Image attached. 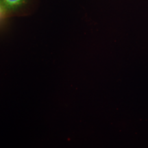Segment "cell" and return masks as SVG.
<instances>
[{
  "label": "cell",
  "mask_w": 148,
  "mask_h": 148,
  "mask_svg": "<svg viewBox=\"0 0 148 148\" xmlns=\"http://www.w3.org/2000/svg\"><path fill=\"white\" fill-rule=\"evenodd\" d=\"M27 1L28 0H0V6L8 14L19 10Z\"/></svg>",
  "instance_id": "obj_1"
},
{
  "label": "cell",
  "mask_w": 148,
  "mask_h": 148,
  "mask_svg": "<svg viewBox=\"0 0 148 148\" xmlns=\"http://www.w3.org/2000/svg\"><path fill=\"white\" fill-rule=\"evenodd\" d=\"M7 15V12L3 10V9L0 6V23L2 22V21L4 19L5 16Z\"/></svg>",
  "instance_id": "obj_2"
}]
</instances>
